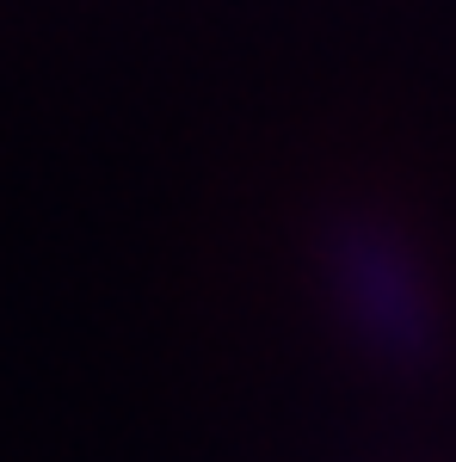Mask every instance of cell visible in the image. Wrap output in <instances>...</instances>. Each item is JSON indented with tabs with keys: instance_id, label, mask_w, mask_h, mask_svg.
I'll list each match as a JSON object with an SVG mask.
<instances>
[{
	"instance_id": "cell-1",
	"label": "cell",
	"mask_w": 456,
	"mask_h": 462,
	"mask_svg": "<svg viewBox=\"0 0 456 462\" xmlns=\"http://www.w3.org/2000/svg\"><path fill=\"white\" fill-rule=\"evenodd\" d=\"M333 278H340V296H346L358 333L388 364L425 370V357L438 346V320H432V296L420 290L407 247L377 222H346L333 235Z\"/></svg>"
}]
</instances>
